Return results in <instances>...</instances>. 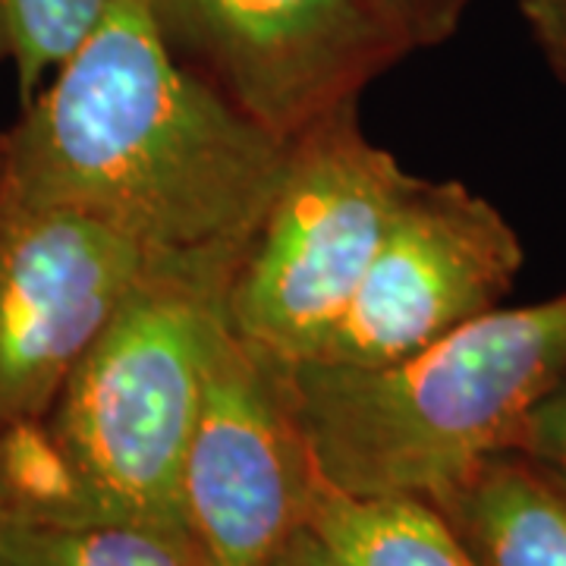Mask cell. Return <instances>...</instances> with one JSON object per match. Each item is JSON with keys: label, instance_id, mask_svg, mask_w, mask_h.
I'll return each mask as SVG.
<instances>
[{"label": "cell", "instance_id": "cell-14", "mask_svg": "<svg viewBox=\"0 0 566 566\" xmlns=\"http://www.w3.org/2000/svg\"><path fill=\"white\" fill-rule=\"evenodd\" d=\"M513 450L542 465L554 482L566 488V378L528 412Z\"/></svg>", "mask_w": 566, "mask_h": 566}, {"label": "cell", "instance_id": "cell-7", "mask_svg": "<svg viewBox=\"0 0 566 566\" xmlns=\"http://www.w3.org/2000/svg\"><path fill=\"white\" fill-rule=\"evenodd\" d=\"M164 262L104 223L0 189V434L44 419L123 300Z\"/></svg>", "mask_w": 566, "mask_h": 566}, {"label": "cell", "instance_id": "cell-16", "mask_svg": "<svg viewBox=\"0 0 566 566\" xmlns=\"http://www.w3.org/2000/svg\"><path fill=\"white\" fill-rule=\"evenodd\" d=\"M268 566H340L337 564V557L327 551L322 538H318V532L312 526L296 528L281 547H277V554L268 560Z\"/></svg>", "mask_w": 566, "mask_h": 566}, {"label": "cell", "instance_id": "cell-4", "mask_svg": "<svg viewBox=\"0 0 566 566\" xmlns=\"http://www.w3.org/2000/svg\"><path fill=\"white\" fill-rule=\"evenodd\" d=\"M363 133L359 104L290 142L277 192L227 290L233 331L281 363L318 353L416 189Z\"/></svg>", "mask_w": 566, "mask_h": 566}, {"label": "cell", "instance_id": "cell-11", "mask_svg": "<svg viewBox=\"0 0 566 566\" xmlns=\"http://www.w3.org/2000/svg\"><path fill=\"white\" fill-rule=\"evenodd\" d=\"M0 566H214L182 528L0 516Z\"/></svg>", "mask_w": 566, "mask_h": 566}, {"label": "cell", "instance_id": "cell-1", "mask_svg": "<svg viewBox=\"0 0 566 566\" xmlns=\"http://www.w3.org/2000/svg\"><path fill=\"white\" fill-rule=\"evenodd\" d=\"M286 151L164 51L142 0H117L3 129L0 189L158 259L243 262Z\"/></svg>", "mask_w": 566, "mask_h": 566}, {"label": "cell", "instance_id": "cell-8", "mask_svg": "<svg viewBox=\"0 0 566 566\" xmlns=\"http://www.w3.org/2000/svg\"><path fill=\"white\" fill-rule=\"evenodd\" d=\"M523 259L516 230L488 199L465 182L419 177L344 318L303 363L409 356L497 308Z\"/></svg>", "mask_w": 566, "mask_h": 566}, {"label": "cell", "instance_id": "cell-12", "mask_svg": "<svg viewBox=\"0 0 566 566\" xmlns=\"http://www.w3.org/2000/svg\"><path fill=\"white\" fill-rule=\"evenodd\" d=\"M117 0H0V66L17 76L20 104L70 61Z\"/></svg>", "mask_w": 566, "mask_h": 566}, {"label": "cell", "instance_id": "cell-17", "mask_svg": "<svg viewBox=\"0 0 566 566\" xmlns=\"http://www.w3.org/2000/svg\"><path fill=\"white\" fill-rule=\"evenodd\" d=\"M10 513V485H7V469H3V450H0V516Z\"/></svg>", "mask_w": 566, "mask_h": 566}, {"label": "cell", "instance_id": "cell-9", "mask_svg": "<svg viewBox=\"0 0 566 566\" xmlns=\"http://www.w3.org/2000/svg\"><path fill=\"white\" fill-rule=\"evenodd\" d=\"M431 504L479 566H566V488L520 450L488 457Z\"/></svg>", "mask_w": 566, "mask_h": 566}, {"label": "cell", "instance_id": "cell-6", "mask_svg": "<svg viewBox=\"0 0 566 566\" xmlns=\"http://www.w3.org/2000/svg\"><path fill=\"white\" fill-rule=\"evenodd\" d=\"M322 475L290 403L283 363L221 315L205 349L180 472L186 535L214 566H268L308 526Z\"/></svg>", "mask_w": 566, "mask_h": 566}, {"label": "cell", "instance_id": "cell-2", "mask_svg": "<svg viewBox=\"0 0 566 566\" xmlns=\"http://www.w3.org/2000/svg\"><path fill=\"white\" fill-rule=\"evenodd\" d=\"M237 268L164 262L123 300L44 419L0 434L10 513L182 528L205 349Z\"/></svg>", "mask_w": 566, "mask_h": 566}, {"label": "cell", "instance_id": "cell-3", "mask_svg": "<svg viewBox=\"0 0 566 566\" xmlns=\"http://www.w3.org/2000/svg\"><path fill=\"white\" fill-rule=\"evenodd\" d=\"M283 378L324 485L434 501L513 450L566 378V293L491 308L390 363H283Z\"/></svg>", "mask_w": 566, "mask_h": 566}, {"label": "cell", "instance_id": "cell-18", "mask_svg": "<svg viewBox=\"0 0 566 566\" xmlns=\"http://www.w3.org/2000/svg\"><path fill=\"white\" fill-rule=\"evenodd\" d=\"M0 155H3V129H0Z\"/></svg>", "mask_w": 566, "mask_h": 566}, {"label": "cell", "instance_id": "cell-13", "mask_svg": "<svg viewBox=\"0 0 566 566\" xmlns=\"http://www.w3.org/2000/svg\"><path fill=\"white\" fill-rule=\"evenodd\" d=\"M409 51H428L457 35L475 0H375Z\"/></svg>", "mask_w": 566, "mask_h": 566}, {"label": "cell", "instance_id": "cell-5", "mask_svg": "<svg viewBox=\"0 0 566 566\" xmlns=\"http://www.w3.org/2000/svg\"><path fill=\"white\" fill-rule=\"evenodd\" d=\"M164 51L271 136L293 142L409 44L375 0H142Z\"/></svg>", "mask_w": 566, "mask_h": 566}, {"label": "cell", "instance_id": "cell-10", "mask_svg": "<svg viewBox=\"0 0 566 566\" xmlns=\"http://www.w3.org/2000/svg\"><path fill=\"white\" fill-rule=\"evenodd\" d=\"M308 526L340 566H479L424 497H353L322 482Z\"/></svg>", "mask_w": 566, "mask_h": 566}, {"label": "cell", "instance_id": "cell-15", "mask_svg": "<svg viewBox=\"0 0 566 566\" xmlns=\"http://www.w3.org/2000/svg\"><path fill=\"white\" fill-rule=\"evenodd\" d=\"M520 13L551 70L566 85V0H520Z\"/></svg>", "mask_w": 566, "mask_h": 566}]
</instances>
